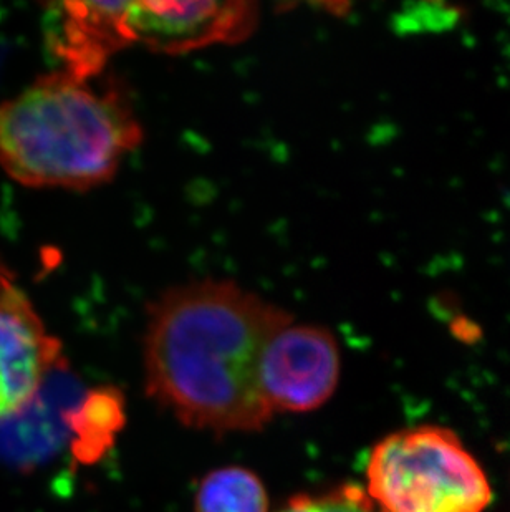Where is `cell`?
<instances>
[{"mask_svg":"<svg viewBox=\"0 0 510 512\" xmlns=\"http://www.w3.org/2000/svg\"><path fill=\"white\" fill-rule=\"evenodd\" d=\"M259 5L227 2H130L133 44L158 54H188L212 45L241 44L257 29Z\"/></svg>","mask_w":510,"mask_h":512,"instance_id":"cell-6","label":"cell"},{"mask_svg":"<svg viewBox=\"0 0 510 512\" xmlns=\"http://www.w3.org/2000/svg\"><path fill=\"white\" fill-rule=\"evenodd\" d=\"M62 343L49 334L24 290L0 276V421L24 413L58 367Z\"/></svg>","mask_w":510,"mask_h":512,"instance_id":"cell-5","label":"cell"},{"mask_svg":"<svg viewBox=\"0 0 510 512\" xmlns=\"http://www.w3.org/2000/svg\"><path fill=\"white\" fill-rule=\"evenodd\" d=\"M342 353L322 325H287L265 343L259 360V388L272 413H308L337 390Z\"/></svg>","mask_w":510,"mask_h":512,"instance_id":"cell-4","label":"cell"},{"mask_svg":"<svg viewBox=\"0 0 510 512\" xmlns=\"http://www.w3.org/2000/svg\"><path fill=\"white\" fill-rule=\"evenodd\" d=\"M279 512H380L365 489L347 483L318 494H299Z\"/></svg>","mask_w":510,"mask_h":512,"instance_id":"cell-10","label":"cell"},{"mask_svg":"<svg viewBox=\"0 0 510 512\" xmlns=\"http://www.w3.org/2000/svg\"><path fill=\"white\" fill-rule=\"evenodd\" d=\"M141 141L135 108L113 83L97 88L60 70L0 103V168L29 188L102 186Z\"/></svg>","mask_w":510,"mask_h":512,"instance_id":"cell-2","label":"cell"},{"mask_svg":"<svg viewBox=\"0 0 510 512\" xmlns=\"http://www.w3.org/2000/svg\"><path fill=\"white\" fill-rule=\"evenodd\" d=\"M365 493L380 512H486L494 498L486 469L439 425L409 426L378 441Z\"/></svg>","mask_w":510,"mask_h":512,"instance_id":"cell-3","label":"cell"},{"mask_svg":"<svg viewBox=\"0 0 510 512\" xmlns=\"http://www.w3.org/2000/svg\"><path fill=\"white\" fill-rule=\"evenodd\" d=\"M72 431V455L78 464H95L115 443L125 425V400L116 388L85 393L65 415Z\"/></svg>","mask_w":510,"mask_h":512,"instance_id":"cell-8","label":"cell"},{"mask_svg":"<svg viewBox=\"0 0 510 512\" xmlns=\"http://www.w3.org/2000/svg\"><path fill=\"white\" fill-rule=\"evenodd\" d=\"M130 2H63L55 5L49 45L63 72L90 82L113 55L133 44Z\"/></svg>","mask_w":510,"mask_h":512,"instance_id":"cell-7","label":"cell"},{"mask_svg":"<svg viewBox=\"0 0 510 512\" xmlns=\"http://www.w3.org/2000/svg\"><path fill=\"white\" fill-rule=\"evenodd\" d=\"M294 317L234 281L189 282L148 307L146 392L183 425L252 433L274 418L259 388L265 343Z\"/></svg>","mask_w":510,"mask_h":512,"instance_id":"cell-1","label":"cell"},{"mask_svg":"<svg viewBox=\"0 0 510 512\" xmlns=\"http://www.w3.org/2000/svg\"><path fill=\"white\" fill-rule=\"evenodd\" d=\"M7 272L9 271H7V269H5V267L2 266V264H0V276H2V274H7Z\"/></svg>","mask_w":510,"mask_h":512,"instance_id":"cell-11","label":"cell"},{"mask_svg":"<svg viewBox=\"0 0 510 512\" xmlns=\"http://www.w3.org/2000/svg\"><path fill=\"white\" fill-rule=\"evenodd\" d=\"M196 512H269V496L257 474L227 466L211 471L201 481Z\"/></svg>","mask_w":510,"mask_h":512,"instance_id":"cell-9","label":"cell"}]
</instances>
